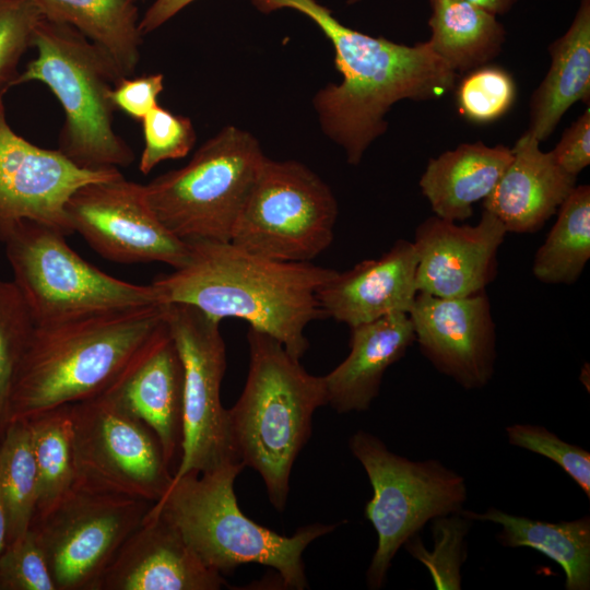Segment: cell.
<instances>
[{
    "mask_svg": "<svg viewBox=\"0 0 590 590\" xmlns=\"http://www.w3.org/2000/svg\"><path fill=\"white\" fill-rule=\"evenodd\" d=\"M262 13L293 9L308 16L330 40L340 84L329 83L314 98L321 129L352 165L385 133L390 108L403 99L428 101L452 91L458 73L428 42L408 46L342 24L316 0H251Z\"/></svg>",
    "mask_w": 590,
    "mask_h": 590,
    "instance_id": "obj_1",
    "label": "cell"
},
{
    "mask_svg": "<svg viewBox=\"0 0 590 590\" xmlns=\"http://www.w3.org/2000/svg\"><path fill=\"white\" fill-rule=\"evenodd\" d=\"M556 164L577 177L590 164V108L574 121L551 151Z\"/></svg>",
    "mask_w": 590,
    "mask_h": 590,
    "instance_id": "obj_39",
    "label": "cell"
},
{
    "mask_svg": "<svg viewBox=\"0 0 590 590\" xmlns=\"http://www.w3.org/2000/svg\"><path fill=\"white\" fill-rule=\"evenodd\" d=\"M264 158L251 133L227 126L185 166L144 185V193L157 219L182 241H231Z\"/></svg>",
    "mask_w": 590,
    "mask_h": 590,
    "instance_id": "obj_7",
    "label": "cell"
},
{
    "mask_svg": "<svg viewBox=\"0 0 590 590\" xmlns=\"http://www.w3.org/2000/svg\"><path fill=\"white\" fill-rule=\"evenodd\" d=\"M590 258V187L576 186L557 210V219L532 264L547 284H573Z\"/></svg>",
    "mask_w": 590,
    "mask_h": 590,
    "instance_id": "obj_28",
    "label": "cell"
},
{
    "mask_svg": "<svg viewBox=\"0 0 590 590\" xmlns=\"http://www.w3.org/2000/svg\"><path fill=\"white\" fill-rule=\"evenodd\" d=\"M43 19L32 0H0V99L14 86L19 62Z\"/></svg>",
    "mask_w": 590,
    "mask_h": 590,
    "instance_id": "obj_35",
    "label": "cell"
},
{
    "mask_svg": "<svg viewBox=\"0 0 590 590\" xmlns=\"http://www.w3.org/2000/svg\"><path fill=\"white\" fill-rule=\"evenodd\" d=\"M507 234L503 223L483 211L475 225H458L437 215L415 231L416 290L442 298L474 295L497 273V252Z\"/></svg>",
    "mask_w": 590,
    "mask_h": 590,
    "instance_id": "obj_17",
    "label": "cell"
},
{
    "mask_svg": "<svg viewBox=\"0 0 590 590\" xmlns=\"http://www.w3.org/2000/svg\"><path fill=\"white\" fill-rule=\"evenodd\" d=\"M224 583L222 574L205 566L166 518L149 509L97 590H217Z\"/></svg>",
    "mask_w": 590,
    "mask_h": 590,
    "instance_id": "obj_19",
    "label": "cell"
},
{
    "mask_svg": "<svg viewBox=\"0 0 590 590\" xmlns=\"http://www.w3.org/2000/svg\"><path fill=\"white\" fill-rule=\"evenodd\" d=\"M472 520L460 512L437 517L432 520L433 548L427 551L418 533L403 546L429 571L438 590L461 589V567L467 558L468 535Z\"/></svg>",
    "mask_w": 590,
    "mask_h": 590,
    "instance_id": "obj_32",
    "label": "cell"
},
{
    "mask_svg": "<svg viewBox=\"0 0 590 590\" xmlns=\"http://www.w3.org/2000/svg\"><path fill=\"white\" fill-rule=\"evenodd\" d=\"M0 590H57L43 547L31 528L0 553Z\"/></svg>",
    "mask_w": 590,
    "mask_h": 590,
    "instance_id": "obj_37",
    "label": "cell"
},
{
    "mask_svg": "<svg viewBox=\"0 0 590 590\" xmlns=\"http://www.w3.org/2000/svg\"><path fill=\"white\" fill-rule=\"evenodd\" d=\"M477 5L487 12L498 16L506 14L518 2V0H464Z\"/></svg>",
    "mask_w": 590,
    "mask_h": 590,
    "instance_id": "obj_41",
    "label": "cell"
},
{
    "mask_svg": "<svg viewBox=\"0 0 590 590\" xmlns=\"http://www.w3.org/2000/svg\"><path fill=\"white\" fill-rule=\"evenodd\" d=\"M351 329L350 353L323 376L327 404L338 413L369 409L389 366L415 341L409 314L393 312Z\"/></svg>",
    "mask_w": 590,
    "mask_h": 590,
    "instance_id": "obj_22",
    "label": "cell"
},
{
    "mask_svg": "<svg viewBox=\"0 0 590 590\" xmlns=\"http://www.w3.org/2000/svg\"><path fill=\"white\" fill-rule=\"evenodd\" d=\"M430 37L436 55L456 73L488 64L506 39L497 16L464 0H429Z\"/></svg>",
    "mask_w": 590,
    "mask_h": 590,
    "instance_id": "obj_27",
    "label": "cell"
},
{
    "mask_svg": "<svg viewBox=\"0 0 590 590\" xmlns=\"http://www.w3.org/2000/svg\"><path fill=\"white\" fill-rule=\"evenodd\" d=\"M511 158L503 144L461 143L430 158L418 185L435 215L461 222L492 192Z\"/></svg>",
    "mask_w": 590,
    "mask_h": 590,
    "instance_id": "obj_23",
    "label": "cell"
},
{
    "mask_svg": "<svg viewBox=\"0 0 590 590\" xmlns=\"http://www.w3.org/2000/svg\"><path fill=\"white\" fill-rule=\"evenodd\" d=\"M0 495L7 519V544L31 528L37 506V470L28 421H10L0 441Z\"/></svg>",
    "mask_w": 590,
    "mask_h": 590,
    "instance_id": "obj_30",
    "label": "cell"
},
{
    "mask_svg": "<svg viewBox=\"0 0 590 590\" xmlns=\"http://www.w3.org/2000/svg\"><path fill=\"white\" fill-rule=\"evenodd\" d=\"M337 217L335 197L316 173L266 157L231 241L268 259L310 262L331 245Z\"/></svg>",
    "mask_w": 590,
    "mask_h": 590,
    "instance_id": "obj_10",
    "label": "cell"
},
{
    "mask_svg": "<svg viewBox=\"0 0 590 590\" xmlns=\"http://www.w3.org/2000/svg\"><path fill=\"white\" fill-rule=\"evenodd\" d=\"M25 420L30 424L37 470L36 518L54 509L74 485L70 403Z\"/></svg>",
    "mask_w": 590,
    "mask_h": 590,
    "instance_id": "obj_29",
    "label": "cell"
},
{
    "mask_svg": "<svg viewBox=\"0 0 590 590\" xmlns=\"http://www.w3.org/2000/svg\"><path fill=\"white\" fill-rule=\"evenodd\" d=\"M163 320L164 305H148L36 326L13 384L10 421L103 393Z\"/></svg>",
    "mask_w": 590,
    "mask_h": 590,
    "instance_id": "obj_3",
    "label": "cell"
},
{
    "mask_svg": "<svg viewBox=\"0 0 590 590\" xmlns=\"http://www.w3.org/2000/svg\"><path fill=\"white\" fill-rule=\"evenodd\" d=\"M73 487L156 503L170 487L153 430L107 393L70 403Z\"/></svg>",
    "mask_w": 590,
    "mask_h": 590,
    "instance_id": "obj_11",
    "label": "cell"
},
{
    "mask_svg": "<svg viewBox=\"0 0 590 590\" xmlns=\"http://www.w3.org/2000/svg\"><path fill=\"white\" fill-rule=\"evenodd\" d=\"M164 316L184 366L182 445L173 480L241 463L220 397L226 370L220 321L191 305L177 303L164 305Z\"/></svg>",
    "mask_w": 590,
    "mask_h": 590,
    "instance_id": "obj_12",
    "label": "cell"
},
{
    "mask_svg": "<svg viewBox=\"0 0 590 590\" xmlns=\"http://www.w3.org/2000/svg\"><path fill=\"white\" fill-rule=\"evenodd\" d=\"M121 175L118 168L79 167L58 149H43L9 125L0 99V231L30 220L72 234L64 205L81 186Z\"/></svg>",
    "mask_w": 590,
    "mask_h": 590,
    "instance_id": "obj_15",
    "label": "cell"
},
{
    "mask_svg": "<svg viewBox=\"0 0 590 590\" xmlns=\"http://www.w3.org/2000/svg\"><path fill=\"white\" fill-rule=\"evenodd\" d=\"M349 447L373 487L365 517L376 530L378 543L366 579L376 590L385 585L393 557L410 538L428 521L463 509L467 485L462 475L438 460L399 456L365 430L356 432Z\"/></svg>",
    "mask_w": 590,
    "mask_h": 590,
    "instance_id": "obj_9",
    "label": "cell"
},
{
    "mask_svg": "<svg viewBox=\"0 0 590 590\" xmlns=\"http://www.w3.org/2000/svg\"><path fill=\"white\" fill-rule=\"evenodd\" d=\"M138 1V0H137Z\"/></svg>",
    "mask_w": 590,
    "mask_h": 590,
    "instance_id": "obj_44",
    "label": "cell"
},
{
    "mask_svg": "<svg viewBox=\"0 0 590 590\" xmlns=\"http://www.w3.org/2000/svg\"><path fill=\"white\" fill-rule=\"evenodd\" d=\"M32 47L36 57L14 85L37 81L58 99L63 110L58 150L86 169L131 165L133 151L114 129L109 93L122 75L113 61L75 28L46 19L36 26Z\"/></svg>",
    "mask_w": 590,
    "mask_h": 590,
    "instance_id": "obj_6",
    "label": "cell"
},
{
    "mask_svg": "<svg viewBox=\"0 0 590 590\" xmlns=\"http://www.w3.org/2000/svg\"><path fill=\"white\" fill-rule=\"evenodd\" d=\"M44 19L67 24L102 50L122 76L140 60L142 33L137 0H32Z\"/></svg>",
    "mask_w": 590,
    "mask_h": 590,
    "instance_id": "obj_25",
    "label": "cell"
},
{
    "mask_svg": "<svg viewBox=\"0 0 590 590\" xmlns=\"http://www.w3.org/2000/svg\"><path fill=\"white\" fill-rule=\"evenodd\" d=\"M249 370L227 410L232 441L244 467L262 477L269 499L283 510L293 464L311 435L315 411L327 404L323 376H312L272 335L249 328Z\"/></svg>",
    "mask_w": 590,
    "mask_h": 590,
    "instance_id": "obj_4",
    "label": "cell"
},
{
    "mask_svg": "<svg viewBox=\"0 0 590 590\" xmlns=\"http://www.w3.org/2000/svg\"><path fill=\"white\" fill-rule=\"evenodd\" d=\"M417 255L412 241L399 239L380 258L338 272L317 291L326 318L350 328L393 312L411 310L417 294Z\"/></svg>",
    "mask_w": 590,
    "mask_h": 590,
    "instance_id": "obj_20",
    "label": "cell"
},
{
    "mask_svg": "<svg viewBox=\"0 0 590 590\" xmlns=\"http://www.w3.org/2000/svg\"><path fill=\"white\" fill-rule=\"evenodd\" d=\"M1 437L2 435H0V441H1ZM7 541H8L7 519H5V514H4L1 495H0V553L5 547Z\"/></svg>",
    "mask_w": 590,
    "mask_h": 590,
    "instance_id": "obj_42",
    "label": "cell"
},
{
    "mask_svg": "<svg viewBox=\"0 0 590 590\" xmlns=\"http://www.w3.org/2000/svg\"><path fill=\"white\" fill-rule=\"evenodd\" d=\"M564 35L548 47L551 64L530 101L528 132L540 142L555 130L577 102L590 98V0H579Z\"/></svg>",
    "mask_w": 590,
    "mask_h": 590,
    "instance_id": "obj_24",
    "label": "cell"
},
{
    "mask_svg": "<svg viewBox=\"0 0 590 590\" xmlns=\"http://www.w3.org/2000/svg\"><path fill=\"white\" fill-rule=\"evenodd\" d=\"M35 327L15 283L0 279V435L10 421L13 384Z\"/></svg>",
    "mask_w": 590,
    "mask_h": 590,
    "instance_id": "obj_31",
    "label": "cell"
},
{
    "mask_svg": "<svg viewBox=\"0 0 590 590\" xmlns=\"http://www.w3.org/2000/svg\"><path fill=\"white\" fill-rule=\"evenodd\" d=\"M144 146L139 170L148 175L160 163L188 155L197 134L189 117L155 106L141 121Z\"/></svg>",
    "mask_w": 590,
    "mask_h": 590,
    "instance_id": "obj_34",
    "label": "cell"
},
{
    "mask_svg": "<svg viewBox=\"0 0 590 590\" xmlns=\"http://www.w3.org/2000/svg\"><path fill=\"white\" fill-rule=\"evenodd\" d=\"M0 241L36 326L82 315L160 305L152 284L114 278L73 250L60 231L30 220L0 231Z\"/></svg>",
    "mask_w": 590,
    "mask_h": 590,
    "instance_id": "obj_8",
    "label": "cell"
},
{
    "mask_svg": "<svg viewBox=\"0 0 590 590\" xmlns=\"http://www.w3.org/2000/svg\"><path fill=\"white\" fill-rule=\"evenodd\" d=\"M415 341L441 374L464 389L489 382L496 359V332L485 291L458 298L417 292L409 311Z\"/></svg>",
    "mask_w": 590,
    "mask_h": 590,
    "instance_id": "obj_16",
    "label": "cell"
},
{
    "mask_svg": "<svg viewBox=\"0 0 590 590\" xmlns=\"http://www.w3.org/2000/svg\"><path fill=\"white\" fill-rule=\"evenodd\" d=\"M472 521L502 526L500 544L507 547H531L557 563L565 573L567 590L590 589V517L571 521L547 522L515 516L489 507L484 512L462 509Z\"/></svg>",
    "mask_w": 590,
    "mask_h": 590,
    "instance_id": "obj_26",
    "label": "cell"
},
{
    "mask_svg": "<svg viewBox=\"0 0 590 590\" xmlns=\"http://www.w3.org/2000/svg\"><path fill=\"white\" fill-rule=\"evenodd\" d=\"M508 442L543 456L559 465L590 498V453L564 441L543 426L514 424L506 427Z\"/></svg>",
    "mask_w": 590,
    "mask_h": 590,
    "instance_id": "obj_36",
    "label": "cell"
},
{
    "mask_svg": "<svg viewBox=\"0 0 590 590\" xmlns=\"http://www.w3.org/2000/svg\"><path fill=\"white\" fill-rule=\"evenodd\" d=\"M153 503L73 487L31 529L57 590H97L106 568Z\"/></svg>",
    "mask_w": 590,
    "mask_h": 590,
    "instance_id": "obj_13",
    "label": "cell"
},
{
    "mask_svg": "<svg viewBox=\"0 0 590 590\" xmlns=\"http://www.w3.org/2000/svg\"><path fill=\"white\" fill-rule=\"evenodd\" d=\"M187 262L152 285L160 305H191L214 320L235 317L279 340L300 358L307 324L326 318L317 291L337 270L251 253L232 241H191Z\"/></svg>",
    "mask_w": 590,
    "mask_h": 590,
    "instance_id": "obj_2",
    "label": "cell"
},
{
    "mask_svg": "<svg viewBox=\"0 0 590 590\" xmlns=\"http://www.w3.org/2000/svg\"><path fill=\"white\" fill-rule=\"evenodd\" d=\"M64 211L72 232L109 261L162 262L178 269L188 260V244L157 219L144 185L127 180L122 174L79 187Z\"/></svg>",
    "mask_w": 590,
    "mask_h": 590,
    "instance_id": "obj_14",
    "label": "cell"
},
{
    "mask_svg": "<svg viewBox=\"0 0 590 590\" xmlns=\"http://www.w3.org/2000/svg\"><path fill=\"white\" fill-rule=\"evenodd\" d=\"M103 393L153 430L167 464L174 471L176 463L177 469L182 445L184 366L165 316L135 358Z\"/></svg>",
    "mask_w": 590,
    "mask_h": 590,
    "instance_id": "obj_18",
    "label": "cell"
},
{
    "mask_svg": "<svg viewBox=\"0 0 590 590\" xmlns=\"http://www.w3.org/2000/svg\"><path fill=\"white\" fill-rule=\"evenodd\" d=\"M194 0H155L140 20L142 35L150 34L165 24Z\"/></svg>",
    "mask_w": 590,
    "mask_h": 590,
    "instance_id": "obj_40",
    "label": "cell"
},
{
    "mask_svg": "<svg viewBox=\"0 0 590 590\" xmlns=\"http://www.w3.org/2000/svg\"><path fill=\"white\" fill-rule=\"evenodd\" d=\"M511 151V162L483 206L503 223L507 233H535L557 212L576 187L577 177L563 170L551 152H543L540 141L528 131Z\"/></svg>",
    "mask_w": 590,
    "mask_h": 590,
    "instance_id": "obj_21",
    "label": "cell"
},
{
    "mask_svg": "<svg viewBox=\"0 0 590 590\" xmlns=\"http://www.w3.org/2000/svg\"><path fill=\"white\" fill-rule=\"evenodd\" d=\"M357 1H359V0H349L347 3H349V4H352V3H355V2H357Z\"/></svg>",
    "mask_w": 590,
    "mask_h": 590,
    "instance_id": "obj_43",
    "label": "cell"
},
{
    "mask_svg": "<svg viewBox=\"0 0 590 590\" xmlns=\"http://www.w3.org/2000/svg\"><path fill=\"white\" fill-rule=\"evenodd\" d=\"M164 91V75L151 73L140 76H122L113 86L109 98L116 110L141 121L155 106Z\"/></svg>",
    "mask_w": 590,
    "mask_h": 590,
    "instance_id": "obj_38",
    "label": "cell"
},
{
    "mask_svg": "<svg viewBox=\"0 0 590 590\" xmlns=\"http://www.w3.org/2000/svg\"><path fill=\"white\" fill-rule=\"evenodd\" d=\"M244 468L231 463L186 473L173 480L150 509L166 518L203 564L220 574L255 563L275 569L285 588H308L304 551L340 523L308 524L286 536L252 521L240 510L234 491Z\"/></svg>",
    "mask_w": 590,
    "mask_h": 590,
    "instance_id": "obj_5",
    "label": "cell"
},
{
    "mask_svg": "<svg viewBox=\"0 0 590 590\" xmlns=\"http://www.w3.org/2000/svg\"><path fill=\"white\" fill-rule=\"evenodd\" d=\"M516 83L503 68L485 64L469 71L456 88L457 105L468 120L492 122L512 106Z\"/></svg>",
    "mask_w": 590,
    "mask_h": 590,
    "instance_id": "obj_33",
    "label": "cell"
}]
</instances>
